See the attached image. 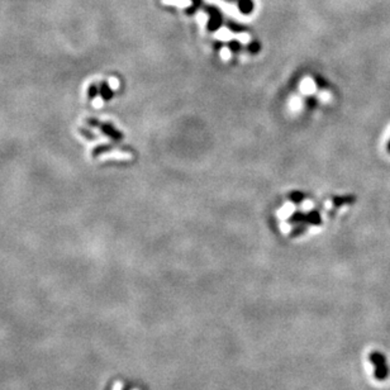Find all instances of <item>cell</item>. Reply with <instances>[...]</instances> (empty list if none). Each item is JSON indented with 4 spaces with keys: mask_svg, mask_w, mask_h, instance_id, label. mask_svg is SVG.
<instances>
[{
    "mask_svg": "<svg viewBox=\"0 0 390 390\" xmlns=\"http://www.w3.org/2000/svg\"><path fill=\"white\" fill-rule=\"evenodd\" d=\"M369 360H370L371 364L375 366V369L376 367L383 366V365H387V357H385V355L382 352H378V351L371 352L370 356H369Z\"/></svg>",
    "mask_w": 390,
    "mask_h": 390,
    "instance_id": "cell-1",
    "label": "cell"
},
{
    "mask_svg": "<svg viewBox=\"0 0 390 390\" xmlns=\"http://www.w3.org/2000/svg\"><path fill=\"white\" fill-rule=\"evenodd\" d=\"M389 366L387 365H383V366L380 367H376L375 369V373H374V376H375L376 380H379V382H383V380H385V379L389 376Z\"/></svg>",
    "mask_w": 390,
    "mask_h": 390,
    "instance_id": "cell-2",
    "label": "cell"
},
{
    "mask_svg": "<svg viewBox=\"0 0 390 390\" xmlns=\"http://www.w3.org/2000/svg\"><path fill=\"white\" fill-rule=\"evenodd\" d=\"M240 9H241L244 13H250V10L252 9L251 0H241V1H240Z\"/></svg>",
    "mask_w": 390,
    "mask_h": 390,
    "instance_id": "cell-3",
    "label": "cell"
},
{
    "mask_svg": "<svg viewBox=\"0 0 390 390\" xmlns=\"http://www.w3.org/2000/svg\"><path fill=\"white\" fill-rule=\"evenodd\" d=\"M387 149H388V152L390 153V140H389V142H388V145H387Z\"/></svg>",
    "mask_w": 390,
    "mask_h": 390,
    "instance_id": "cell-4",
    "label": "cell"
}]
</instances>
